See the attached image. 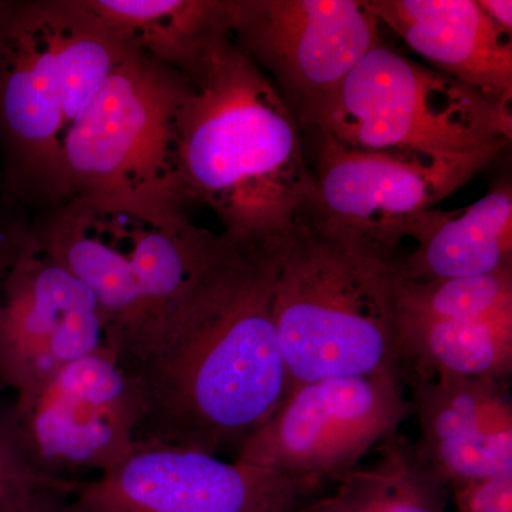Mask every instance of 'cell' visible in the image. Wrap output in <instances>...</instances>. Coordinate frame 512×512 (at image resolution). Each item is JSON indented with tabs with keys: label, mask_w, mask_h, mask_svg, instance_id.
<instances>
[{
	"label": "cell",
	"mask_w": 512,
	"mask_h": 512,
	"mask_svg": "<svg viewBox=\"0 0 512 512\" xmlns=\"http://www.w3.org/2000/svg\"><path fill=\"white\" fill-rule=\"evenodd\" d=\"M306 127L367 150L497 156L511 143V100L485 94L380 43Z\"/></svg>",
	"instance_id": "5"
},
{
	"label": "cell",
	"mask_w": 512,
	"mask_h": 512,
	"mask_svg": "<svg viewBox=\"0 0 512 512\" xmlns=\"http://www.w3.org/2000/svg\"><path fill=\"white\" fill-rule=\"evenodd\" d=\"M133 52L190 80L232 37L234 0H83Z\"/></svg>",
	"instance_id": "16"
},
{
	"label": "cell",
	"mask_w": 512,
	"mask_h": 512,
	"mask_svg": "<svg viewBox=\"0 0 512 512\" xmlns=\"http://www.w3.org/2000/svg\"><path fill=\"white\" fill-rule=\"evenodd\" d=\"M402 382L366 376L296 384L235 460L319 484L340 480L412 414Z\"/></svg>",
	"instance_id": "8"
},
{
	"label": "cell",
	"mask_w": 512,
	"mask_h": 512,
	"mask_svg": "<svg viewBox=\"0 0 512 512\" xmlns=\"http://www.w3.org/2000/svg\"><path fill=\"white\" fill-rule=\"evenodd\" d=\"M295 512H333V511H330L329 508L326 507V505L322 503V501H319L318 504L312 505L311 508H306V510L295 511Z\"/></svg>",
	"instance_id": "25"
},
{
	"label": "cell",
	"mask_w": 512,
	"mask_h": 512,
	"mask_svg": "<svg viewBox=\"0 0 512 512\" xmlns=\"http://www.w3.org/2000/svg\"><path fill=\"white\" fill-rule=\"evenodd\" d=\"M478 3L500 28L512 33L511 0H478Z\"/></svg>",
	"instance_id": "24"
},
{
	"label": "cell",
	"mask_w": 512,
	"mask_h": 512,
	"mask_svg": "<svg viewBox=\"0 0 512 512\" xmlns=\"http://www.w3.org/2000/svg\"><path fill=\"white\" fill-rule=\"evenodd\" d=\"M305 128L315 131L313 188L306 210L392 251L404 239H416L436 205L495 157L367 150Z\"/></svg>",
	"instance_id": "9"
},
{
	"label": "cell",
	"mask_w": 512,
	"mask_h": 512,
	"mask_svg": "<svg viewBox=\"0 0 512 512\" xmlns=\"http://www.w3.org/2000/svg\"><path fill=\"white\" fill-rule=\"evenodd\" d=\"M28 228L13 229L12 234H3L0 237V282L5 278L6 272L15 261L23 241H25Z\"/></svg>",
	"instance_id": "23"
},
{
	"label": "cell",
	"mask_w": 512,
	"mask_h": 512,
	"mask_svg": "<svg viewBox=\"0 0 512 512\" xmlns=\"http://www.w3.org/2000/svg\"><path fill=\"white\" fill-rule=\"evenodd\" d=\"M414 443L423 463L446 487L512 471V404L508 382L466 377L407 379Z\"/></svg>",
	"instance_id": "14"
},
{
	"label": "cell",
	"mask_w": 512,
	"mask_h": 512,
	"mask_svg": "<svg viewBox=\"0 0 512 512\" xmlns=\"http://www.w3.org/2000/svg\"><path fill=\"white\" fill-rule=\"evenodd\" d=\"M79 483L37 471L9 421H0V512H66Z\"/></svg>",
	"instance_id": "21"
},
{
	"label": "cell",
	"mask_w": 512,
	"mask_h": 512,
	"mask_svg": "<svg viewBox=\"0 0 512 512\" xmlns=\"http://www.w3.org/2000/svg\"><path fill=\"white\" fill-rule=\"evenodd\" d=\"M402 318L478 320L512 312V268L470 278L403 281Z\"/></svg>",
	"instance_id": "20"
},
{
	"label": "cell",
	"mask_w": 512,
	"mask_h": 512,
	"mask_svg": "<svg viewBox=\"0 0 512 512\" xmlns=\"http://www.w3.org/2000/svg\"><path fill=\"white\" fill-rule=\"evenodd\" d=\"M140 402L107 345L16 397L8 421L37 471L64 481L119 464L136 447Z\"/></svg>",
	"instance_id": "10"
},
{
	"label": "cell",
	"mask_w": 512,
	"mask_h": 512,
	"mask_svg": "<svg viewBox=\"0 0 512 512\" xmlns=\"http://www.w3.org/2000/svg\"><path fill=\"white\" fill-rule=\"evenodd\" d=\"M222 234L217 254L183 291L107 333L140 402L136 443L237 451L291 389L274 319L286 238Z\"/></svg>",
	"instance_id": "1"
},
{
	"label": "cell",
	"mask_w": 512,
	"mask_h": 512,
	"mask_svg": "<svg viewBox=\"0 0 512 512\" xmlns=\"http://www.w3.org/2000/svg\"><path fill=\"white\" fill-rule=\"evenodd\" d=\"M403 380L466 377L508 382L512 312L478 320L402 318Z\"/></svg>",
	"instance_id": "18"
},
{
	"label": "cell",
	"mask_w": 512,
	"mask_h": 512,
	"mask_svg": "<svg viewBox=\"0 0 512 512\" xmlns=\"http://www.w3.org/2000/svg\"><path fill=\"white\" fill-rule=\"evenodd\" d=\"M370 466L340 478L338 491L322 503L333 512H446L447 487L399 433L376 447Z\"/></svg>",
	"instance_id": "19"
},
{
	"label": "cell",
	"mask_w": 512,
	"mask_h": 512,
	"mask_svg": "<svg viewBox=\"0 0 512 512\" xmlns=\"http://www.w3.org/2000/svg\"><path fill=\"white\" fill-rule=\"evenodd\" d=\"M380 26L363 0H234L232 40L306 127L382 43Z\"/></svg>",
	"instance_id": "11"
},
{
	"label": "cell",
	"mask_w": 512,
	"mask_h": 512,
	"mask_svg": "<svg viewBox=\"0 0 512 512\" xmlns=\"http://www.w3.org/2000/svg\"><path fill=\"white\" fill-rule=\"evenodd\" d=\"M451 488L458 512H512V471Z\"/></svg>",
	"instance_id": "22"
},
{
	"label": "cell",
	"mask_w": 512,
	"mask_h": 512,
	"mask_svg": "<svg viewBox=\"0 0 512 512\" xmlns=\"http://www.w3.org/2000/svg\"><path fill=\"white\" fill-rule=\"evenodd\" d=\"M177 161L188 204L208 205L237 241L285 239L311 201L301 126L232 37L187 80Z\"/></svg>",
	"instance_id": "2"
},
{
	"label": "cell",
	"mask_w": 512,
	"mask_h": 512,
	"mask_svg": "<svg viewBox=\"0 0 512 512\" xmlns=\"http://www.w3.org/2000/svg\"><path fill=\"white\" fill-rule=\"evenodd\" d=\"M319 485L192 448L137 443L119 464L80 481L66 512H295Z\"/></svg>",
	"instance_id": "12"
},
{
	"label": "cell",
	"mask_w": 512,
	"mask_h": 512,
	"mask_svg": "<svg viewBox=\"0 0 512 512\" xmlns=\"http://www.w3.org/2000/svg\"><path fill=\"white\" fill-rule=\"evenodd\" d=\"M64 19L66 0L0 2V148L6 188L46 211L66 201Z\"/></svg>",
	"instance_id": "7"
},
{
	"label": "cell",
	"mask_w": 512,
	"mask_h": 512,
	"mask_svg": "<svg viewBox=\"0 0 512 512\" xmlns=\"http://www.w3.org/2000/svg\"><path fill=\"white\" fill-rule=\"evenodd\" d=\"M185 89L181 74L131 53L64 138L66 201L80 198L156 218L187 214L177 161Z\"/></svg>",
	"instance_id": "4"
},
{
	"label": "cell",
	"mask_w": 512,
	"mask_h": 512,
	"mask_svg": "<svg viewBox=\"0 0 512 512\" xmlns=\"http://www.w3.org/2000/svg\"><path fill=\"white\" fill-rule=\"evenodd\" d=\"M30 232L92 291L107 333L173 299L224 242L187 214L147 217L80 198L47 210Z\"/></svg>",
	"instance_id": "6"
},
{
	"label": "cell",
	"mask_w": 512,
	"mask_h": 512,
	"mask_svg": "<svg viewBox=\"0 0 512 512\" xmlns=\"http://www.w3.org/2000/svg\"><path fill=\"white\" fill-rule=\"evenodd\" d=\"M430 67L501 100L512 97V33L478 0H363Z\"/></svg>",
	"instance_id": "15"
},
{
	"label": "cell",
	"mask_w": 512,
	"mask_h": 512,
	"mask_svg": "<svg viewBox=\"0 0 512 512\" xmlns=\"http://www.w3.org/2000/svg\"><path fill=\"white\" fill-rule=\"evenodd\" d=\"M412 254L399 256L403 281L470 278L512 268L510 181L460 211H433L414 239Z\"/></svg>",
	"instance_id": "17"
},
{
	"label": "cell",
	"mask_w": 512,
	"mask_h": 512,
	"mask_svg": "<svg viewBox=\"0 0 512 512\" xmlns=\"http://www.w3.org/2000/svg\"><path fill=\"white\" fill-rule=\"evenodd\" d=\"M92 291L37 244L30 228L0 282V384L16 397L39 389L107 345Z\"/></svg>",
	"instance_id": "13"
},
{
	"label": "cell",
	"mask_w": 512,
	"mask_h": 512,
	"mask_svg": "<svg viewBox=\"0 0 512 512\" xmlns=\"http://www.w3.org/2000/svg\"><path fill=\"white\" fill-rule=\"evenodd\" d=\"M396 251L303 210L285 239L274 319L291 387L396 376L403 279Z\"/></svg>",
	"instance_id": "3"
}]
</instances>
